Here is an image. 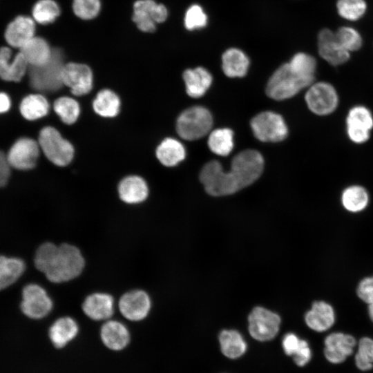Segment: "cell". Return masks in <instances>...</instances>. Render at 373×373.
<instances>
[{
  "label": "cell",
  "mask_w": 373,
  "mask_h": 373,
  "mask_svg": "<svg viewBox=\"0 0 373 373\" xmlns=\"http://www.w3.org/2000/svg\"><path fill=\"white\" fill-rule=\"evenodd\" d=\"M120 199L128 204H137L144 201L149 193L146 182L138 176H128L119 184Z\"/></svg>",
  "instance_id": "obj_26"
},
{
  "label": "cell",
  "mask_w": 373,
  "mask_h": 373,
  "mask_svg": "<svg viewBox=\"0 0 373 373\" xmlns=\"http://www.w3.org/2000/svg\"><path fill=\"white\" fill-rule=\"evenodd\" d=\"M251 128L254 136L261 142H280L288 133L282 116L271 111H264L254 117Z\"/></svg>",
  "instance_id": "obj_9"
},
{
  "label": "cell",
  "mask_w": 373,
  "mask_h": 373,
  "mask_svg": "<svg viewBox=\"0 0 373 373\" xmlns=\"http://www.w3.org/2000/svg\"><path fill=\"white\" fill-rule=\"evenodd\" d=\"M367 312L370 320L373 323V302L368 304Z\"/></svg>",
  "instance_id": "obj_49"
},
{
  "label": "cell",
  "mask_w": 373,
  "mask_h": 373,
  "mask_svg": "<svg viewBox=\"0 0 373 373\" xmlns=\"http://www.w3.org/2000/svg\"><path fill=\"white\" fill-rule=\"evenodd\" d=\"M345 124L348 138L355 144H363L370 137L373 128V115L366 106L356 105L349 110Z\"/></svg>",
  "instance_id": "obj_11"
},
{
  "label": "cell",
  "mask_w": 373,
  "mask_h": 373,
  "mask_svg": "<svg viewBox=\"0 0 373 373\" xmlns=\"http://www.w3.org/2000/svg\"><path fill=\"white\" fill-rule=\"evenodd\" d=\"M151 307L149 294L141 289H136L124 294L119 301L121 314L127 319L138 321L145 318Z\"/></svg>",
  "instance_id": "obj_16"
},
{
  "label": "cell",
  "mask_w": 373,
  "mask_h": 373,
  "mask_svg": "<svg viewBox=\"0 0 373 373\" xmlns=\"http://www.w3.org/2000/svg\"><path fill=\"white\" fill-rule=\"evenodd\" d=\"M311 84L294 72L288 63L280 66L268 80L266 93L270 98L283 100L291 98Z\"/></svg>",
  "instance_id": "obj_3"
},
{
  "label": "cell",
  "mask_w": 373,
  "mask_h": 373,
  "mask_svg": "<svg viewBox=\"0 0 373 373\" xmlns=\"http://www.w3.org/2000/svg\"><path fill=\"white\" fill-rule=\"evenodd\" d=\"M295 363L298 366H304L308 363L312 358V350L308 343L302 339L300 345L293 356Z\"/></svg>",
  "instance_id": "obj_45"
},
{
  "label": "cell",
  "mask_w": 373,
  "mask_h": 373,
  "mask_svg": "<svg viewBox=\"0 0 373 373\" xmlns=\"http://www.w3.org/2000/svg\"><path fill=\"white\" fill-rule=\"evenodd\" d=\"M100 335L104 344L113 350L124 349L130 340L126 327L117 321H106L101 328Z\"/></svg>",
  "instance_id": "obj_25"
},
{
  "label": "cell",
  "mask_w": 373,
  "mask_h": 373,
  "mask_svg": "<svg viewBox=\"0 0 373 373\" xmlns=\"http://www.w3.org/2000/svg\"><path fill=\"white\" fill-rule=\"evenodd\" d=\"M35 32L34 19L27 16H18L8 24L4 36L10 46L20 49L35 37Z\"/></svg>",
  "instance_id": "obj_21"
},
{
  "label": "cell",
  "mask_w": 373,
  "mask_h": 373,
  "mask_svg": "<svg viewBox=\"0 0 373 373\" xmlns=\"http://www.w3.org/2000/svg\"><path fill=\"white\" fill-rule=\"evenodd\" d=\"M369 200V193L366 189L356 184L346 187L341 197L343 207L351 213L363 211L367 207Z\"/></svg>",
  "instance_id": "obj_30"
},
{
  "label": "cell",
  "mask_w": 373,
  "mask_h": 373,
  "mask_svg": "<svg viewBox=\"0 0 373 373\" xmlns=\"http://www.w3.org/2000/svg\"><path fill=\"white\" fill-rule=\"evenodd\" d=\"M213 118L208 109L194 106L184 110L178 117L176 131L183 139L196 140L205 136L211 131Z\"/></svg>",
  "instance_id": "obj_4"
},
{
  "label": "cell",
  "mask_w": 373,
  "mask_h": 373,
  "mask_svg": "<svg viewBox=\"0 0 373 373\" xmlns=\"http://www.w3.org/2000/svg\"><path fill=\"white\" fill-rule=\"evenodd\" d=\"M318 51L322 59L332 66L346 63L350 52L344 49L338 41L335 32L329 28L322 29L318 34Z\"/></svg>",
  "instance_id": "obj_17"
},
{
  "label": "cell",
  "mask_w": 373,
  "mask_h": 373,
  "mask_svg": "<svg viewBox=\"0 0 373 373\" xmlns=\"http://www.w3.org/2000/svg\"><path fill=\"white\" fill-rule=\"evenodd\" d=\"M62 81L73 95L81 96L88 93L92 89L93 73L86 64L68 63L63 68Z\"/></svg>",
  "instance_id": "obj_15"
},
{
  "label": "cell",
  "mask_w": 373,
  "mask_h": 373,
  "mask_svg": "<svg viewBox=\"0 0 373 373\" xmlns=\"http://www.w3.org/2000/svg\"><path fill=\"white\" fill-rule=\"evenodd\" d=\"M219 342L222 354L229 358L240 357L247 350L245 341L236 330H222L219 334Z\"/></svg>",
  "instance_id": "obj_31"
},
{
  "label": "cell",
  "mask_w": 373,
  "mask_h": 373,
  "mask_svg": "<svg viewBox=\"0 0 373 373\" xmlns=\"http://www.w3.org/2000/svg\"><path fill=\"white\" fill-rule=\"evenodd\" d=\"M39 148L38 142L32 138L18 139L6 155L10 166L19 170L32 169L39 157Z\"/></svg>",
  "instance_id": "obj_14"
},
{
  "label": "cell",
  "mask_w": 373,
  "mask_h": 373,
  "mask_svg": "<svg viewBox=\"0 0 373 373\" xmlns=\"http://www.w3.org/2000/svg\"><path fill=\"white\" fill-rule=\"evenodd\" d=\"M25 267L21 259L0 256V290L15 283L23 273Z\"/></svg>",
  "instance_id": "obj_32"
},
{
  "label": "cell",
  "mask_w": 373,
  "mask_h": 373,
  "mask_svg": "<svg viewBox=\"0 0 373 373\" xmlns=\"http://www.w3.org/2000/svg\"><path fill=\"white\" fill-rule=\"evenodd\" d=\"M60 10L57 3L53 0H39L32 8L34 21L41 24L53 22L59 16Z\"/></svg>",
  "instance_id": "obj_39"
},
{
  "label": "cell",
  "mask_w": 373,
  "mask_h": 373,
  "mask_svg": "<svg viewBox=\"0 0 373 373\" xmlns=\"http://www.w3.org/2000/svg\"><path fill=\"white\" fill-rule=\"evenodd\" d=\"M324 344V354L327 360L336 364L343 362L353 353L356 341L350 334L336 332L327 335Z\"/></svg>",
  "instance_id": "obj_18"
},
{
  "label": "cell",
  "mask_w": 373,
  "mask_h": 373,
  "mask_svg": "<svg viewBox=\"0 0 373 373\" xmlns=\"http://www.w3.org/2000/svg\"><path fill=\"white\" fill-rule=\"evenodd\" d=\"M156 156L166 166H173L182 161L186 156L184 146L173 138H166L157 146Z\"/></svg>",
  "instance_id": "obj_29"
},
{
  "label": "cell",
  "mask_w": 373,
  "mask_h": 373,
  "mask_svg": "<svg viewBox=\"0 0 373 373\" xmlns=\"http://www.w3.org/2000/svg\"><path fill=\"white\" fill-rule=\"evenodd\" d=\"M79 331L76 321L68 316L56 320L49 329V337L57 348H61L77 336Z\"/></svg>",
  "instance_id": "obj_27"
},
{
  "label": "cell",
  "mask_w": 373,
  "mask_h": 373,
  "mask_svg": "<svg viewBox=\"0 0 373 373\" xmlns=\"http://www.w3.org/2000/svg\"><path fill=\"white\" fill-rule=\"evenodd\" d=\"M53 108L61 120L67 124L75 123L80 113L78 102L68 97L57 99L54 102Z\"/></svg>",
  "instance_id": "obj_38"
},
{
  "label": "cell",
  "mask_w": 373,
  "mask_h": 373,
  "mask_svg": "<svg viewBox=\"0 0 373 373\" xmlns=\"http://www.w3.org/2000/svg\"><path fill=\"white\" fill-rule=\"evenodd\" d=\"M356 294L367 305L373 302V276L365 277L358 283Z\"/></svg>",
  "instance_id": "obj_44"
},
{
  "label": "cell",
  "mask_w": 373,
  "mask_h": 373,
  "mask_svg": "<svg viewBox=\"0 0 373 373\" xmlns=\"http://www.w3.org/2000/svg\"><path fill=\"white\" fill-rule=\"evenodd\" d=\"M38 144L45 156L57 166H66L73 160V145L54 127L46 126L41 130Z\"/></svg>",
  "instance_id": "obj_6"
},
{
  "label": "cell",
  "mask_w": 373,
  "mask_h": 373,
  "mask_svg": "<svg viewBox=\"0 0 373 373\" xmlns=\"http://www.w3.org/2000/svg\"><path fill=\"white\" fill-rule=\"evenodd\" d=\"M29 66H37L46 63L51 57L52 49L43 38L34 37L19 51Z\"/></svg>",
  "instance_id": "obj_28"
},
{
  "label": "cell",
  "mask_w": 373,
  "mask_h": 373,
  "mask_svg": "<svg viewBox=\"0 0 373 373\" xmlns=\"http://www.w3.org/2000/svg\"><path fill=\"white\" fill-rule=\"evenodd\" d=\"M208 146L216 155H228L233 148V132L227 128H218L211 131L208 138Z\"/></svg>",
  "instance_id": "obj_35"
},
{
  "label": "cell",
  "mask_w": 373,
  "mask_h": 373,
  "mask_svg": "<svg viewBox=\"0 0 373 373\" xmlns=\"http://www.w3.org/2000/svg\"><path fill=\"white\" fill-rule=\"evenodd\" d=\"M167 17L166 8L153 0H138L133 5V21L143 32H153L155 23L164 22Z\"/></svg>",
  "instance_id": "obj_13"
},
{
  "label": "cell",
  "mask_w": 373,
  "mask_h": 373,
  "mask_svg": "<svg viewBox=\"0 0 373 373\" xmlns=\"http://www.w3.org/2000/svg\"><path fill=\"white\" fill-rule=\"evenodd\" d=\"M120 101L118 96L112 90L104 89L99 91L93 102L94 111L100 116L113 117L119 110Z\"/></svg>",
  "instance_id": "obj_34"
},
{
  "label": "cell",
  "mask_w": 373,
  "mask_h": 373,
  "mask_svg": "<svg viewBox=\"0 0 373 373\" xmlns=\"http://www.w3.org/2000/svg\"><path fill=\"white\" fill-rule=\"evenodd\" d=\"M302 339L294 333H287L283 338L282 345L285 353L288 356H294L300 345Z\"/></svg>",
  "instance_id": "obj_46"
},
{
  "label": "cell",
  "mask_w": 373,
  "mask_h": 373,
  "mask_svg": "<svg viewBox=\"0 0 373 373\" xmlns=\"http://www.w3.org/2000/svg\"><path fill=\"white\" fill-rule=\"evenodd\" d=\"M183 79L187 94L193 98L205 94L213 81L211 74L204 67L198 66L184 70Z\"/></svg>",
  "instance_id": "obj_24"
},
{
  "label": "cell",
  "mask_w": 373,
  "mask_h": 373,
  "mask_svg": "<svg viewBox=\"0 0 373 373\" xmlns=\"http://www.w3.org/2000/svg\"><path fill=\"white\" fill-rule=\"evenodd\" d=\"M287 63L294 72L310 84L314 82L317 63L314 57L300 52L296 53Z\"/></svg>",
  "instance_id": "obj_36"
},
{
  "label": "cell",
  "mask_w": 373,
  "mask_h": 373,
  "mask_svg": "<svg viewBox=\"0 0 373 373\" xmlns=\"http://www.w3.org/2000/svg\"><path fill=\"white\" fill-rule=\"evenodd\" d=\"M208 23V16L203 8L197 3L192 4L186 10L184 24L186 30L193 31L202 29Z\"/></svg>",
  "instance_id": "obj_42"
},
{
  "label": "cell",
  "mask_w": 373,
  "mask_h": 373,
  "mask_svg": "<svg viewBox=\"0 0 373 373\" xmlns=\"http://www.w3.org/2000/svg\"><path fill=\"white\" fill-rule=\"evenodd\" d=\"M280 321L276 313L262 307H256L248 316L249 332L256 340L269 341L278 334Z\"/></svg>",
  "instance_id": "obj_10"
},
{
  "label": "cell",
  "mask_w": 373,
  "mask_h": 373,
  "mask_svg": "<svg viewBox=\"0 0 373 373\" xmlns=\"http://www.w3.org/2000/svg\"><path fill=\"white\" fill-rule=\"evenodd\" d=\"M356 365L363 371L369 370L373 367V339L363 337L358 344V350L355 355Z\"/></svg>",
  "instance_id": "obj_41"
},
{
  "label": "cell",
  "mask_w": 373,
  "mask_h": 373,
  "mask_svg": "<svg viewBox=\"0 0 373 373\" xmlns=\"http://www.w3.org/2000/svg\"><path fill=\"white\" fill-rule=\"evenodd\" d=\"M49 103L40 94H32L25 97L20 104V112L28 120H35L46 115L49 111Z\"/></svg>",
  "instance_id": "obj_33"
},
{
  "label": "cell",
  "mask_w": 373,
  "mask_h": 373,
  "mask_svg": "<svg viewBox=\"0 0 373 373\" xmlns=\"http://www.w3.org/2000/svg\"><path fill=\"white\" fill-rule=\"evenodd\" d=\"M200 180L206 192L212 196L228 195L241 189L231 172L224 171L216 160L209 161L202 167Z\"/></svg>",
  "instance_id": "obj_5"
},
{
  "label": "cell",
  "mask_w": 373,
  "mask_h": 373,
  "mask_svg": "<svg viewBox=\"0 0 373 373\" xmlns=\"http://www.w3.org/2000/svg\"><path fill=\"white\" fill-rule=\"evenodd\" d=\"M36 268L54 283L71 280L82 272L85 260L75 246L63 243L59 246L45 242L37 249L35 256Z\"/></svg>",
  "instance_id": "obj_1"
},
{
  "label": "cell",
  "mask_w": 373,
  "mask_h": 373,
  "mask_svg": "<svg viewBox=\"0 0 373 373\" xmlns=\"http://www.w3.org/2000/svg\"><path fill=\"white\" fill-rule=\"evenodd\" d=\"M250 61L241 49L229 48L222 55V69L229 77H242L247 73Z\"/></svg>",
  "instance_id": "obj_23"
},
{
  "label": "cell",
  "mask_w": 373,
  "mask_h": 373,
  "mask_svg": "<svg viewBox=\"0 0 373 373\" xmlns=\"http://www.w3.org/2000/svg\"><path fill=\"white\" fill-rule=\"evenodd\" d=\"M335 35L341 46L349 52L357 51L363 46L361 35L352 26L340 27L335 32Z\"/></svg>",
  "instance_id": "obj_40"
},
{
  "label": "cell",
  "mask_w": 373,
  "mask_h": 373,
  "mask_svg": "<svg viewBox=\"0 0 373 373\" xmlns=\"http://www.w3.org/2000/svg\"><path fill=\"white\" fill-rule=\"evenodd\" d=\"M11 106L9 96L5 93H0V114L7 112Z\"/></svg>",
  "instance_id": "obj_48"
},
{
  "label": "cell",
  "mask_w": 373,
  "mask_h": 373,
  "mask_svg": "<svg viewBox=\"0 0 373 373\" xmlns=\"http://www.w3.org/2000/svg\"><path fill=\"white\" fill-rule=\"evenodd\" d=\"M336 7L338 15L349 21L361 19L367 9L365 0H337Z\"/></svg>",
  "instance_id": "obj_37"
},
{
  "label": "cell",
  "mask_w": 373,
  "mask_h": 373,
  "mask_svg": "<svg viewBox=\"0 0 373 373\" xmlns=\"http://www.w3.org/2000/svg\"><path fill=\"white\" fill-rule=\"evenodd\" d=\"M308 108L320 116L334 113L338 106L339 97L334 86L326 82H314L305 95Z\"/></svg>",
  "instance_id": "obj_8"
},
{
  "label": "cell",
  "mask_w": 373,
  "mask_h": 373,
  "mask_svg": "<svg viewBox=\"0 0 373 373\" xmlns=\"http://www.w3.org/2000/svg\"><path fill=\"white\" fill-rule=\"evenodd\" d=\"M10 167L7 156L0 151V187L5 186L9 179Z\"/></svg>",
  "instance_id": "obj_47"
},
{
  "label": "cell",
  "mask_w": 373,
  "mask_h": 373,
  "mask_svg": "<svg viewBox=\"0 0 373 373\" xmlns=\"http://www.w3.org/2000/svg\"><path fill=\"white\" fill-rule=\"evenodd\" d=\"M82 310L94 321L107 320L114 312L113 298L106 293L91 294L83 302Z\"/></svg>",
  "instance_id": "obj_22"
},
{
  "label": "cell",
  "mask_w": 373,
  "mask_h": 373,
  "mask_svg": "<svg viewBox=\"0 0 373 373\" xmlns=\"http://www.w3.org/2000/svg\"><path fill=\"white\" fill-rule=\"evenodd\" d=\"M12 50L3 46L0 48V77L8 82H19L28 70V64L19 52L11 60Z\"/></svg>",
  "instance_id": "obj_19"
},
{
  "label": "cell",
  "mask_w": 373,
  "mask_h": 373,
  "mask_svg": "<svg viewBox=\"0 0 373 373\" xmlns=\"http://www.w3.org/2000/svg\"><path fill=\"white\" fill-rule=\"evenodd\" d=\"M64 55L59 48H53L50 58L44 64L29 66L28 73L30 85L41 92H53L63 84Z\"/></svg>",
  "instance_id": "obj_2"
},
{
  "label": "cell",
  "mask_w": 373,
  "mask_h": 373,
  "mask_svg": "<svg viewBox=\"0 0 373 373\" xmlns=\"http://www.w3.org/2000/svg\"><path fill=\"white\" fill-rule=\"evenodd\" d=\"M52 306L51 298L42 287L29 284L23 287L21 309L28 317L42 318L51 312Z\"/></svg>",
  "instance_id": "obj_12"
},
{
  "label": "cell",
  "mask_w": 373,
  "mask_h": 373,
  "mask_svg": "<svg viewBox=\"0 0 373 373\" xmlns=\"http://www.w3.org/2000/svg\"><path fill=\"white\" fill-rule=\"evenodd\" d=\"M336 321L334 307L323 300L314 301L305 315L306 325L312 330L323 332L330 329Z\"/></svg>",
  "instance_id": "obj_20"
},
{
  "label": "cell",
  "mask_w": 373,
  "mask_h": 373,
  "mask_svg": "<svg viewBox=\"0 0 373 373\" xmlns=\"http://www.w3.org/2000/svg\"><path fill=\"white\" fill-rule=\"evenodd\" d=\"M99 0H73L74 13L82 19L95 17L100 10Z\"/></svg>",
  "instance_id": "obj_43"
},
{
  "label": "cell",
  "mask_w": 373,
  "mask_h": 373,
  "mask_svg": "<svg viewBox=\"0 0 373 373\" xmlns=\"http://www.w3.org/2000/svg\"><path fill=\"white\" fill-rule=\"evenodd\" d=\"M263 167L264 160L262 155L256 150L248 149L233 157L230 171L242 189L259 178Z\"/></svg>",
  "instance_id": "obj_7"
}]
</instances>
